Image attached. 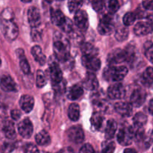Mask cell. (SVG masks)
<instances>
[{
	"mask_svg": "<svg viewBox=\"0 0 153 153\" xmlns=\"http://www.w3.org/2000/svg\"><path fill=\"white\" fill-rule=\"evenodd\" d=\"M82 0H68V8L70 13H76L82 5Z\"/></svg>",
	"mask_w": 153,
	"mask_h": 153,
	"instance_id": "d6a6232c",
	"label": "cell"
},
{
	"mask_svg": "<svg viewBox=\"0 0 153 153\" xmlns=\"http://www.w3.org/2000/svg\"><path fill=\"white\" fill-rule=\"evenodd\" d=\"M14 19V14L10 7L4 8L1 13V19Z\"/></svg>",
	"mask_w": 153,
	"mask_h": 153,
	"instance_id": "f35d334b",
	"label": "cell"
},
{
	"mask_svg": "<svg viewBox=\"0 0 153 153\" xmlns=\"http://www.w3.org/2000/svg\"><path fill=\"white\" fill-rule=\"evenodd\" d=\"M128 72V69L125 66H120V67L110 66L105 70L104 78L106 80L119 82L127 76Z\"/></svg>",
	"mask_w": 153,
	"mask_h": 153,
	"instance_id": "3957f363",
	"label": "cell"
},
{
	"mask_svg": "<svg viewBox=\"0 0 153 153\" xmlns=\"http://www.w3.org/2000/svg\"><path fill=\"white\" fill-rule=\"evenodd\" d=\"M79 153H95V151L91 144L86 143L81 147Z\"/></svg>",
	"mask_w": 153,
	"mask_h": 153,
	"instance_id": "f6af8a7d",
	"label": "cell"
},
{
	"mask_svg": "<svg viewBox=\"0 0 153 153\" xmlns=\"http://www.w3.org/2000/svg\"><path fill=\"white\" fill-rule=\"evenodd\" d=\"M141 81L144 85H150L153 83V68L147 67L141 77Z\"/></svg>",
	"mask_w": 153,
	"mask_h": 153,
	"instance_id": "4dcf8cb0",
	"label": "cell"
},
{
	"mask_svg": "<svg viewBox=\"0 0 153 153\" xmlns=\"http://www.w3.org/2000/svg\"><path fill=\"white\" fill-rule=\"evenodd\" d=\"M15 146L12 143H4L1 148L2 153H10L14 149Z\"/></svg>",
	"mask_w": 153,
	"mask_h": 153,
	"instance_id": "7bdbcfd3",
	"label": "cell"
},
{
	"mask_svg": "<svg viewBox=\"0 0 153 153\" xmlns=\"http://www.w3.org/2000/svg\"><path fill=\"white\" fill-rule=\"evenodd\" d=\"M35 140L37 144L40 146H47L50 143L51 137L49 133L43 130L36 134Z\"/></svg>",
	"mask_w": 153,
	"mask_h": 153,
	"instance_id": "d4e9b609",
	"label": "cell"
},
{
	"mask_svg": "<svg viewBox=\"0 0 153 153\" xmlns=\"http://www.w3.org/2000/svg\"><path fill=\"white\" fill-rule=\"evenodd\" d=\"M84 88L89 91H94L99 87V82L97 76L94 73H88L83 82Z\"/></svg>",
	"mask_w": 153,
	"mask_h": 153,
	"instance_id": "ffe728a7",
	"label": "cell"
},
{
	"mask_svg": "<svg viewBox=\"0 0 153 153\" xmlns=\"http://www.w3.org/2000/svg\"><path fill=\"white\" fill-rule=\"evenodd\" d=\"M47 83L46 76L42 70H39L37 72V77H36V85L38 88H43Z\"/></svg>",
	"mask_w": 153,
	"mask_h": 153,
	"instance_id": "836d02e7",
	"label": "cell"
},
{
	"mask_svg": "<svg viewBox=\"0 0 153 153\" xmlns=\"http://www.w3.org/2000/svg\"><path fill=\"white\" fill-rule=\"evenodd\" d=\"M18 131L23 138L28 139L33 134V125L28 118H25L18 124Z\"/></svg>",
	"mask_w": 153,
	"mask_h": 153,
	"instance_id": "9c48e42d",
	"label": "cell"
},
{
	"mask_svg": "<svg viewBox=\"0 0 153 153\" xmlns=\"http://www.w3.org/2000/svg\"><path fill=\"white\" fill-rule=\"evenodd\" d=\"M1 32L9 41H13L19 35V28L13 19H1Z\"/></svg>",
	"mask_w": 153,
	"mask_h": 153,
	"instance_id": "7a4b0ae2",
	"label": "cell"
},
{
	"mask_svg": "<svg viewBox=\"0 0 153 153\" xmlns=\"http://www.w3.org/2000/svg\"><path fill=\"white\" fill-rule=\"evenodd\" d=\"M144 54L148 60L153 64V43L151 41L146 42L144 44Z\"/></svg>",
	"mask_w": 153,
	"mask_h": 153,
	"instance_id": "e575fe53",
	"label": "cell"
},
{
	"mask_svg": "<svg viewBox=\"0 0 153 153\" xmlns=\"http://www.w3.org/2000/svg\"><path fill=\"white\" fill-rule=\"evenodd\" d=\"M49 76H50L51 81L54 85H58L61 83L63 80V73L61 68L59 67V64H58L55 60L50 59L49 61Z\"/></svg>",
	"mask_w": 153,
	"mask_h": 153,
	"instance_id": "277c9868",
	"label": "cell"
},
{
	"mask_svg": "<svg viewBox=\"0 0 153 153\" xmlns=\"http://www.w3.org/2000/svg\"><path fill=\"white\" fill-rule=\"evenodd\" d=\"M45 1L48 3H52V1H53V0H45Z\"/></svg>",
	"mask_w": 153,
	"mask_h": 153,
	"instance_id": "f5cc1de1",
	"label": "cell"
},
{
	"mask_svg": "<svg viewBox=\"0 0 153 153\" xmlns=\"http://www.w3.org/2000/svg\"><path fill=\"white\" fill-rule=\"evenodd\" d=\"M108 95L112 100H120L125 97L126 90L121 84H114L108 89Z\"/></svg>",
	"mask_w": 153,
	"mask_h": 153,
	"instance_id": "4fadbf2b",
	"label": "cell"
},
{
	"mask_svg": "<svg viewBox=\"0 0 153 153\" xmlns=\"http://www.w3.org/2000/svg\"><path fill=\"white\" fill-rule=\"evenodd\" d=\"M67 137L70 141L74 143H77V144L82 143L85 140V134H84L83 129L78 126L71 127L68 130Z\"/></svg>",
	"mask_w": 153,
	"mask_h": 153,
	"instance_id": "8992f818",
	"label": "cell"
},
{
	"mask_svg": "<svg viewBox=\"0 0 153 153\" xmlns=\"http://www.w3.org/2000/svg\"><path fill=\"white\" fill-rule=\"evenodd\" d=\"M60 1H61V0H60Z\"/></svg>",
	"mask_w": 153,
	"mask_h": 153,
	"instance_id": "9f6ffc18",
	"label": "cell"
},
{
	"mask_svg": "<svg viewBox=\"0 0 153 153\" xmlns=\"http://www.w3.org/2000/svg\"><path fill=\"white\" fill-rule=\"evenodd\" d=\"M123 153H137V152L135 151V149H131V148H128V149H126L125 150H124Z\"/></svg>",
	"mask_w": 153,
	"mask_h": 153,
	"instance_id": "f907efd6",
	"label": "cell"
},
{
	"mask_svg": "<svg viewBox=\"0 0 153 153\" xmlns=\"http://www.w3.org/2000/svg\"><path fill=\"white\" fill-rule=\"evenodd\" d=\"M149 112L150 113V114L153 115V99L150 100L149 104Z\"/></svg>",
	"mask_w": 153,
	"mask_h": 153,
	"instance_id": "681fc988",
	"label": "cell"
},
{
	"mask_svg": "<svg viewBox=\"0 0 153 153\" xmlns=\"http://www.w3.org/2000/svg\"><path fill=\"white\" fill-rule=\"evenodd\" d=\"M136 18H137V16L135 13H132V12H128L124 15L123 19L124 25L126 26H129V25H132L135 21Z\"/></svg>",
	"mask_w": 153,
	"mask_h": 153,
	"instance_id": "8d00e7d4",
	"label": "cell"
},
{
	"mask_svg": "<svg viewBox=\"0 0 153 153\" xmlns=\"http://www.w3.org/2000/svg\"><path fill=\"white\" fill-rule=\"evenodd\" d=\"M58 153H74V151L72 148L70 147H67V148H64L61 150L59 151Z\"/></svg>",
	"mask_w": 153,
	"mask_h": 153,
	"instance_id": "c3c4849f",
	"label": "cell"
},
{
	"mask_svg": "<svg viewBox=\"0 0 153 153\" xmlns=\"http://www.w3.org/2000/svg\"><path fill=\"white\" fill-rule=\"evenodd\" d=\"M34 105L33 97L29 95H23L19 100V105L21 109L25 113H30L32 111Z\"/></svg>",
	"mask_w": 153,
	"mask_h": 153,
	"instance_id": "d6986e66",
	"label": "cell"
},
{
	"mask_svg": "<svg viewBox=\"0 0 153 153\" xmlns=\"http://www.w3.org/2000/svg\"><path fill=\"white\" fill-rule=\"evenodd\" d=\"M53 52L57 60L66 62L70 58V43L67 37L56 32L54 36Z\"/></svg>",
	"mask_w": 153,
	"mask_h": 153,
	"instance_id": "6da1fadb",
	"label": "cell"
},
{
	"mask_svg": "<svg viewBox=\"0 0 153 153\" xmlns=\"http://www.w3.org/2000/svg\"><path fill=\"white\" fill-rule=\"evenodd\" d=\"M105 5V0H93L92 7L94 10L99 12L102 10Z\"/></svg>",
	"mask_w": 153,
	"mask_h": 153,
	"instance_id": "ab89813d",
	"label": "cell"
},
{
	"mask_svg": "<svg viewBox=\"0 0 153 153\" xmlns=\"http://www.w3.org/2000/svg\"><path fill=\"white\" fill-rule=\"evenodd\" d=\"M16 54H17L18 57L19 58V66H20L21 70L25 74H28L30 73V65L27 59L25 58V55H24V51L20 49H17Z\"/></svg>",
	"mask_w": 153,
	"mask_h": 153,
	"instance_id": "603a6c76",
	"label": "cell"
},
{
	"mask_svg": "<svg viewBox=\"0 0 153 153\" xmlns=\"http://www.w3.org/2000/svg\"><path fill=\"white\" fill-rule=\"evenodd\" d=\"M114 28L113 19L109 15H105L100 19L98 25V31L102 35H109L112 32Z\"/></svg>",
	"mask_w": 153,
	"mask_h": 153,
	"instance_id": "5b68a950",
	"label": "cell"
},
{
	"mask_svg": "<svg viewBox=\"0 0 153 153\" xmlns=\"http://www.w3.org/2000/svg\"><path fill=\"white\" fill-rule=\"evenodd\" d=\"M117 128V123L114 120H110L108 121L105 131V137L107 140H111V138H113L115 133H116Z\"/></svg>",
	"mask_w": 153,
	"mask_h": 153,
	"instance_id": "4316f807",
	"label": "cell"
},
{
	"mask_svg": "<svg viewBox=\"0 0 153 153\" xmlns=\"http://www.w3.org/2000/svg\"><path fill=\"white\" fill-rule=\"evenodd\" d=\"M152 152H153V149H152Z\"/></svg>",
	"mask_w": 153,
	"mask_h": 153,
	"instance_id": "11a10c76",
	"label": "cell"
},
{
	"mask_svg": "<svg viewBox=\"0 0 153 153\" xmlns=\"http://www.w3.org/2000/svg\"><path fill=\"white\" fill-rule=\"evenodd\" d=\"M103 123V118L100 112H95L93 114L91 118V127L94 131H97L101 128Z\"/></svg>",
	"mask_w": 153,
	"mask_h": 153,
	"instance_id": "83f0119b",
	"label": "cell"
},
{
	"mask_svg": "<svg viewBox=\"0 0 153 153\" xmlns=\"http://www.w3.org/2000/svg\"><path fill=\"white\" fill-rule=\"evenodd\" d=\"M126 61V50L121 49H115L109 53L108 56V62L110 66L120 64Z\"/></svg>",
	"mask_w": 153,
	"mask_h": 153,
	"instance_id": "ba28073f",
	"label": "cell"
},
{
	"mask_svg": "<svg viewBox=\"0 0 153 153\" xmlns=\"http://www.w3.org/2000/svg\"><path fill=\"white\" fill-rule=\"evenodd\" d=\"M134 139L131 126L128 128H121L117 133V141L122 146H128Z\"/></svg>",
	"mask_w": 153,
	"mask_h": 153,
	"instance_id": "52a82bcc",
	"label": "cell"
},
{
	"mask_svg": "<svg viewBox=\"0 0 153 153\" xmlns=\"http://www.w3.org/2000/svg\"><path fill=\"white\" fill-rule=\"evenodd\" d=\"M114 110L123 117H129L132 112V105L127 102H117L114 104Z\"/></svg>",
	"mask_w": 153,
	"mask_h": 153,
	"instance_id": "e0dca14e",
	"label": "cell"
},
{
	"mask_svg": "<svg viewBox=\"0 0 153 153\" xmlns=\"http://www.w3.org/2000/svg\"><path fill=\"white\" fill-rule=\"evenodd\" d=\"M1 59H0V66H1Z\"/></svg>",
	"mask_w": 153,
	"mask_h": 153,
	"instance_id": "db71d44e",
	"label": "cell"
},
{
	"mask_svg": "<svg viewBox=\"0 0 153 153\" xmlns=\"http://www.w3.org/2000/svg\"><path fill=\"white\" fill-rule=\"evenodd\" d=\"M115 148L116 146L114 141H105L102 146V153H113L114 152Z\"/></svg>",
	"mask_w": 153,
	"mask_h": 153,
	"instance_id": "d590c367",
	"label": "cell"
},
{
	"mask_svg": "<svg viewBox=\"0 0 153 153\" xmlns=\"http://www.w3.org/2000/svg\"><path fill=\"white\" fill-rule=\"evenodd\" d=\"M2 131L4 136L7 139L13 140L16 137V131H15L14 124L10 120H5L3 123L2 125Z\"/></svg>",
	"mask_w": 153,
	"mask_h": 153,
	"instance_id": "44dd1931",
	"label": "cell"
},
{
	"mask_svg": "<svg viewBox=\"0 0 153 153\" xmlns=\"http://www.w3.org/2000/svg\"><path fill=\"white\" fill-rule=\"evenodd\" d=\"M81 50L82 52V56L92 57L97 56V55H98V50L96 49L95 46H94L89 43H85L82 44Z\"/></svg>",
	"mask_w": 153,
	"mask_h": 153,
	"instance_id": "484cf974",
	"label": "cell"
},
{
	"mask_svg": "<svg viewBox=\"0 0 153 153\" xmlns=\"http://www.w3.org/2000/svg\"><path fill=\"white\" fill-rule=\"evenodd\" d=\"M50 15L52 22L60 28H61L64 25L67 19V18L63 13V12L58 9L51 8Z\"/></svg>",
	"mask_w": 153,
	"mask_h": 153,
	"instance_id": "ac0fdd59",
	"label": "cell"
},
{
	"mask_svg": "<svg viewBox=\"0 0 153 153\" xmlns=\"http://www.w3.org/2000/svg\"><path fill=\"white\" fill-rule=\"evenodd\" d=\"M0 88L5 92H15L18 90L16 82L8 75L0 76Z\"/></svg>",
	"mask_w": 153,
	"mask_h": 153,
	"instance_id": "30bf717a",
	"label": "cell"
},
{
	"mask_svg": "<svg viewBox=\"0 0 153 153\" xmlns=\"http://www.w3.org/2000/svg\"><path fill=\"white\" fill-rule=\"evenodd\" d=\"M31 55L40 65H44L46 64V58L39 46H34L31 48Z\"/></svg>",
	"mask_w": 153,
	"mask_h": 153,
	"instance_id": "7402d4cb",
	"label": "cell"
},
{
	"mask_svg": "<svg viewBox=\"0 0 153 153\" xmlns=\"http://www.w3.org/2000/svg\"><path fill=\"white\" fill-rule=\"evenodd\" d=\"M61 29L63 30V31L66 33H70L73 31V23H72L71 20L70 19L67 18V21L64 23V25L61 27Z\"/></svg>",
	"mask_w": 153,
	"mask_h": 153,
	"instance_id": "ee69618b",
	"label": "cell"
},
{
	"mask_svg": "<svg viewBox=\"0 0 153 153\" xmlns=\"http://www.w3.org/2000/svg\"><path fill=\"white\" fill-rule=\"evenodd\" d=\"M147 122V117L146 114H144L142 112H139L134 115V118H133V123H134V126L136 127H140V128H143L145 126V124Z\"/></svg>",
	"mask_w": 153,
	"mask_h": 153,
	"instance_id": "f546056e",
	"label": "cell"
},
{
	"mask_svg": "<svg viewBox=\"0 0 153 153\" xmlns=\"http://www.w3.org/2000/svg\"><path fill=\"white\" fill-rule=\"evenodd\" d=\"M120 4L117 0H109L108 4V9L109 13L111 14L115 13L118 10Z\"/></svg>",
	"mask_w": 153,
	"mask_h": 153,
	"instance_id": "74e56055",
	"label": "cell"
},
{
	"mask_svg": "<svg viewBox=\"0 0 153 153\" xmlns=\"http://www.w3.org/2000/svg\"><path fill=\"white\" fill-rule=\"evenodd\" d=\"M31 38L34 41H40L41 40V31H38V27L32 28V30H31Z\"/></svg>",
	"mask_w": 153,
	"mask_h": 153,
	"instance_id": "60d3db41",
	"label": "cell"
},
{
	"mask_svg": "<svg viewBox=\"0 0 153 153\" xmlns=\"http://www.w3.org/2000/svg\"><path fill=\"white\" fill-rule=\"evenodd\" d=\"M10 116H11L13 120H19L20 118L21 112L19 110H17V109H14V110H12L11 112H10Z\"/></svg>",
	"mask_w": 153,
	"mask_h": 153,
	"instance_id": "7dc6e473",
	"label": "cell"
},
{
	"mask_svg": "<svg viewBox=\"0 0 153 153\" xmlns=\"http://www.w3.org/2000/svg\"><path fill=\"white\" fill-rule=\"evenodd\" d=\"M28 21L31 28H37L41 24V16L38 8L36 7H29L28 10Z\"/></svg>",
	"mask_w": 153,
	"mask_h": 153,
	"instance_id": "5bb4252c",
	"label": "cell"
},
{
	"mask_svg": "<svg viewBox=\"0 0 153 153\" xmlns=\"http://www.w3.org/2000/svg\"><path fill=\"white\" fill-rule=\"evenodd\" d=\"M142 4L146 10H153V0H143Z\"/></svg>",
	"mask_w": 153,
	"mask_h": 153,
	"instance_id": "bcb514c9",
	"label": "cell"
},
{
	"mask_svg": "<svg viewBox=\"0 0 153 153\" xmlns=\"http://www.w3.org/2000/svg\"><path fill=\"white\" fill-rule=\"evenodd\" d=\"M22 2H25V3H28V2H31L32 0H21Z\"/></svg>",
	"mask_w": 153,
	"mask_h": 153,
	"instance_id": "816d5d0a",
	"label": "cell"
},
{
	"mask_svg": "<svg viewBox=\"0 0 153 153\" xmlns=\"http://www.w3.org/2000/svg\"><path fill=\"white\" fill-rule=\"evenodd\" d=\"M82 64L91 71H98L101 67V62L97 56H82Z\"/></svg>",
	"mask_w": 153,
	"mask_h": 153,
	"instance_id": "9a60e30c",
	"label": "cell"
},
{
	"mask_svg": "<svg viewBox=\"0 0 153 153\" xmlns=\"http://www.w3.org/2000/svg\"><path fill=\"white\" fill-rule=\"evenodd\" d=\"M84 94L83 88L79 85H73L67 94V98L70 100H76L80 98Z\"/></svg>",
	"mask_w": 153,
	"mask_h": 153,
	"instance_id": "cb8c5ba5",
	"label": "cell"
},
{
	"mask_svg": "<svg viewBox=\"0 0 153 153\" xmlns=\"http://www.w3.org/2000/svg\"><path fill=\"white\" fill-rule=\"evenodd\" d=\"M74 22L76 26L82 31H86L89 26L88 16L85 10H79L75 13Z\"/></svg>",
	"mask_w": 153,
	"mask_h": 153,
	"instance_id": "8fae6325",
	"label": "cell"
},
{
	"mask_svg": "<svg viewBox=\"0 0 153 153\" xmlns=\"http://www.w3.org/2000/svg\"><path fill=\"white\" fill-rule=\"evenodd\" d=\"M68 117L72 121H77L80 117V108L76 103H73L70 105L68 109Z\"/></svg>",
	"mask_w": 153,
	"mask_h": 153,
	"instance_id": "f1b7e54d",
	"label": "cell"
},
{
	"mask_svg": "<svg viewBox=\"0 0 153 153\" xmlns=\"http://www.w3.org/2000/svg\"><path fill=\"white\" fill-rule=\"evenodd\" d=\"M128 37V29L126 27H120L115 32V38L118 41H124Z\"/></svg>",
	"mask_w": 153,
	"mask_h": 153,
	"instance_id": "1f68e13d",
	"label": "cell"
},
{
	"mask_svg": "<svg viewBox=\"0 0 153 153\" xmlns=\"http://www.w3.org/2000/svg\"><path fill=\"white\" fill-rule=\"evenodd\" d=\"M25 153H40L37 146L33 143H28L25 146Z\"/></svg>",
	"mask_w": 153,
	"mask_h": 153,
	"instance_id": "b9f144b4",
	"label": "cell"
},
{
	"mask_svg": "<svg viewBox=\"0 0 153 153\" xmlns=\"http://www.w3.org/2000/svg\"><path fill=\"white\" fill-rule=\"evenodd\" d=\"M146 98V94L143 89L137 88L131 94L130 97V103L134 107L139 108L144 103Z\"/></svg>",
	"mask_w": 153,
	"mask_h": 153,
	"instance_id": "7c38bea8",
	"label": "cell"
},
{
	"mask_svg": "<svg viewBox=\"0 0 153 153\" xmlns=\"http://www.w3.org/2000/svg\"><path fill=\"white\" fill-rule=\"evenodd\" d=\"M152 25L149 22H139L134 25V33L137 36H145L152 32Z\"/></svg>",
	"mask_w": 153,
	"mask_h": 153,
	"instance_id": "2e32d148",
	"label": "cell"
}]
</instances>
